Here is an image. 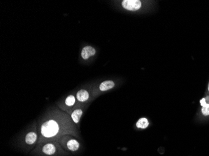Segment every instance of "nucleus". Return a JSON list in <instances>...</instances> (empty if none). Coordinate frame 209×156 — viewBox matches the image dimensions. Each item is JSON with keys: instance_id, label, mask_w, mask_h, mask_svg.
I'll return each mask as SVG.
<instances>
[{"instance_id": "1", "label": "nucleus", "mask_w": 209, "mask_h": 156, "mask_svg": "<svg viewBox=\"0 0 209 156\" xmlns=\"http://www.w3.org/2000/svg\"><path fill=\"white\" fill-rule=\"evenodd\" d=\"M41 134L46 137H52L58 132L59 125L54 120L46 121L41 125Z\"/></svg>"}, {"instance_id": "2", "label": "nucleus", "mask_w": 209, "mask_h": 156, "mask_svg": "<svg viewBox=\"0 0 209 156\" xmlns=\"http://www.w3.org/2000/svg\"><path fill=\"white\" fill-rule=\"evenodd\" d=\"M122 6L129 11H137L142 6V3L139 0H124L122 3Z\"/></svg>"}, {"instance_id": "3", "label": "nucleus", "mask_w": 209, "mask_h": 156, "mask_svg": "<svg viewBox=\"0 0 209 156\" xmlns=\"http://www.w3.org/2000/svg\"><path fill=\"white\" fill-rule=\"evenodd\" d=\"M96 53V50L94 48L90 46H87L84 47L82 50V53H81V55H82V57L83 59L87 60L89 59L92 56H94Z\"/></svg>"}, {"instance_id": "4", "label": "nucleus", "mask_w": 209, "mask_h": 156, "mask_svg": "<svg viewBox=\"0 0 209 156\" xmlns=\"http://www.w3.org/2000/svg\"><path fill=\"white\" fill-rule=\"evenodd\" d=\"M76 98L80 102H85L89 98V94L86 90H80L76 94Z\"/></svg>"}, {"instance_id": "5", "label": "nucleus", "mask_w": 209, "mask_h": 156, "mask_svg": "<svg viewBox=\"0 0 209 156\" xmlns=\"http://www.w3.org/2000/svg\"><path fill=\"white\" fill-rule=\"evenodd\" d=\"M115 86L114 82L112 81H105L101 83L100 85V89L101 91H106L112 89Z\"/></svg>"}, {"instance_id": "6", "label": "nucleus", "mask_w": 209, "mask_h": 156, "mask_svg": "<svg viewBox=\"0 0 209 156\" xmlns=\"http://www.w3.org/2000/svg\"><path fill=\"white\" fill-rule=\"evenodd\" d=\"M36 134L34 132H29L25 137V141L28 144H33L36 140Z\"/></svg>"}, {"instance_id": "7", "label": "nucleus", "mask_w": 209, "mask_h": 156, "mask_svg": "<svg viewBox=\"0 0 209 156\" xmlns=\"http://www.w3.org/2000/svg\"><path fill=\"white\" fill-rule=\"evenodd\" d=\"M43 151L44 153L48 155L53 154L55 153V147L52 144H46L43 148Z\"/></svg>"}, {"instance_id": "8", "label": "nucleus", "mask_w": 209, "mask_h": 156, "mask_svg": "<svg viewBox=\"0 0 209 156\" xmlns=\"http://www.w3.org/2000/svg\"><path fill=\"white\" fill-rule=\"evenodd\" d=\"M67 146H68V148L70 150H71L72 151H75V150L78 149L79 147H80V144H79L78 142H77L76 140L71 139L68 142Z\"/></svg>"}, {"instance_id": "9", "label": "nucleus", "mask_w": 209, "mask_h": 156, "mask_svg": "<svg viewBox=\"0 0 209 156\" xmlns=\"http://www.w3.org/2000/svg\"><path fill=\"white\" fill-rule=\"evenodd\" d=\"M83 112L81 109H76L71 114V118L75 123H78L82 117Z\"/></svg>"}, {"instance_id": "10", "label": "nucleus", "mask_w": 209, "mask_h": 156, "mask_svg": "<svg viewBox=\"0 0 209 156\" xmlns=\"http://www.w3.org/2000/svg\"><path fill=\"white\" fill-rule=\"evenodd\" d=\"M148 125H149V123L148 120L145 118L140 119L137 121V123H136V127L141 129L147 128L148 126Z\"/></svg>"}, {"instance_id": "11", "label": "nucleus", "mask_w": 209, "mask_h": 156, "mask_svg": "<svg viewBox=\"0 0 209 156\" xmlns=\"http://www.w3.org/2000/svg\"><path fill=\"white\" fill-rule=\"evenodd\" d=\"M75 103V98L73 96L70 95V96H68L66 98L65 100V104L68 106H73Z\"/></svg>"}, {"instance_id": "12", "label": "nucleus", "mask_w": 209, "mask_h": 156, "mask_svg": "<svg viewBox=\"0 0 209 156\" xmlns=\"http://www.w3.org/2000/svg\"><path fill=\"white\" fill-rule=\"evenodd\" d=\"M202 112L204 116L209 115V104H206L202 106Z\"/></svg>"}, {"instance_id": "13", "label": "nucleus", "mask_w": 209, "mask_h": 156, "mask_svg": "<svg viewBox=\"0 0 209 156\" xmlns=\"http://www.w3.org/2000/svg\"><path fill=\"white\" fill-rule=\"evenodd\" d=\"M206 99H202V100L201 101H200V104H201V106H204L205 104H206Z\"/></svg>"}, {"instance_id": "14", "label": "nucleus", "mask_w": 209, "mask_h": 156, "mask_svg": "<svg viewBox=\"0 0 209 156\" xmlns=\"http://www.w3.org/2000/svg\"><path fill=\"white\" fill-rule=\"evenodd\" d=\"M208 91H209V83H208Z\"/></svg>"}]
</instances>
